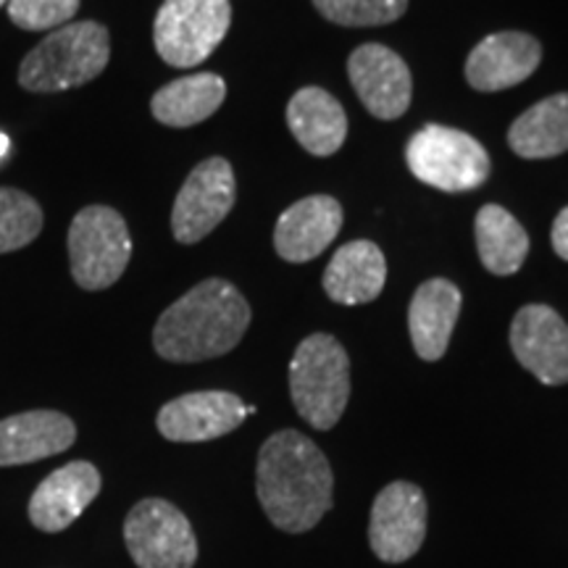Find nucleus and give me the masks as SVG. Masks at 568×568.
Masks as SVG:
<instances>
[{"instance_id":"nucleus-1","label":"nucleus","mask_w":568,"mask_h":568,"mask_svg":"<svg viewBox=\"0 0 568 568\" xmlns=\"http://www.w3.org/2000/svg\"><path fill=\"white\" fill-rule=\"evenodd\" d=\"M329 460L314 439L295 429H282L261 447L255 466V493L276 529L301 535L314 529L332 508Z\"/></svg>"},{"instance_id":"nucleus-2","label":"nucleus","mask_w":568,"mask_h":568,"mask_svg":"<svg viewBox=\"0 0 568 568\" xmlns=\"http://www.w3.org/2000/svg\"><path fill=\"white\" fill-rule=\"evenodd\" d=\"M251 326V305L226 280H205L163 311L153 347L172 364H197L237 347Z\"/></svg>"},{"instance_id":"nucleus-3","label":"nucleus","mask_w":568,"mask_h":568,"mask_svg":"<svg viewBox=\"0 0 568 568\" xmlns=\"http://www.w3.org/2000/svg\"><path fill=\"white\" fill-rule=\"evenodd\" d=\"M111 61L109 30L98 21H71L48 32L19 67V84L30 92H63L101 77Z\"/></svg>"},{"instance_id":"nucleus-4","label":"nucleus","mask_w":568,"mask_h":568,"mask_svg":"<svg viewBox=\"0 0 568 568\" xmlns=\"http://www.w3.org/2000/svg\"><path fill=\"white\" fill-rule=\"evenodd\" d=\"M290 395L301 418L314 429H332L351 397V358L332 335L305 337L290 364Z\"/></svg>"},{"instance_id":"nucleus-5","label":"nucleus","mask_w":568,"mask_h":568,"mask_svg":"<svg viewBox=\"0 0 568 568\" xmlns=\"http://www.w3.org/2000/svg\"><path fill=\"white\" fill-rule=\"evenodd\" d=\"M71 276L82 290L98 293L124 274L132 258V237L124 216L111 205H88L69 226Z\"/></svg>"},{"instance_id":"nucleus-6","label":"nucleus","mask_w":568,"mask_h":568,"mask_svg":"<svg viewBox=\"0 0 568 568\" xmlns=\"http://www.w3.org/2000/svg\"><path fill=\"white\" fill-rule=\"evenodd\" d=\"M410 174L443 193L477 190L489 176V155L471 134L443 124H426L406 145Z\"/></svg>"},{"instance_id":"nucleus-7","label":"nucleus","mask_w":568,"mask_h":568,"mask_svg":"<svg viewBox=\"0 0 568 568\" xmlns=\"http://www.w3.org/2000/svg\"><path fill=\"white\" fill-rule=\"evenodd\" d=\"M230 24V0H163L153 21L155 51L169 67L193 69L222 45Z\"/></svg>"},{"instance_id":"nucleus-8","label":"nucleus","mask_w":568,"mask_h":568,"mask_svg":"<svg viewBox=\"0 0 568 568\" xmlns=\"http://www.w3.org/2000/svg\"><path fill=\"white\" fill-rule=\"evenodd\" d=\"M124 542L140 568H193L197 560L193 524L161 497H145L126 514Z\"/></svg>"},{"instance_id":"nucleus-9","label":"nucleus","mask_w":568,"mask_h":568,"mask_svg":"<svg viewBox=\"0 0 568 568\" xmlns=\"http://www.w3.org/2000/svg\"><path fill=\"white\" fill-rule=\"evenodd\" d=\"M237 184L226 159H209L190 172L172 209V232L176 243L195 245L211 234L232 211Z\"/></svg>"},{"instance_id":"nucleus-10","label":"nucleus","mask_w":568,"mask_h":568,"mask_svg":"<svg viewBox=\"0 0 568 568\" xmlns=\"http://www.w3.org/2000/svg\"><path fill=\"white\" fill-rule=\"evenodd\" d=\"M426 537V497L414 481H393L376 495L368 524L374 556L385 564H406Z\"/></svg>"},{"instance_id":"nucleus-11","label":"nucleus","mask_w":568,"mask_h":568,"mask_svg":"<svg viewBox=\"0 0 568 568\" xmlns=\"http://www.w3.org/2000/svg\"><path fill=\"white\" fill-rule=\"evenodd\" d=\"M255 414L237 395L224 389H205L174 397L159 410V432L169 443H209L237 429L247 416Z\"/></svg>"},{"instance_id":"nucleus-12","label":"nucleus","mask_w":568,"mask_h":568,"mask_svg":"<svg viewBox=\"0 0 568 568\" xmlns=\"http://www.w3.org/2000/svg\"><path fill=\"white\" fill-rule=\"evenodd\" d=\"M518 364L542 385H568V324L550 305H524L510 324Z\"/></svg>"},{"instance_id":"nucleus-13","label":"nucleus","mask_w":568,"mask_h":568,"mask_svg":"<svg viewBox=\"0 0 568 568\" xmlns=\"http://www.w3.org/2000/svg\"><path fill=\"white\" fill-rule=\"evenodd\" d=\"M347 74H351L355 95L372 116L393 122L408 111L414 84H410L406 61L395 51L379 42H366L353 51L347 61Z\"/></svg>"},{"instance_id":"nucleus-14","label":"nucleus","mask_w":568,"mask_h":568,"mask_svg":"<svg viewBox=\"0 0 568 568\" xmlns=\"http://www.w3.org/2000/svg\"><path fill=\"white\" fill-rule=\"evenodd\" d=\"M101 471L90 460H71L40 481L30 497V521L55 535L69 529L101 493Z\"/></svg>"},{"instance_id":"nucleus-15","label":"nucleus","mask_w":568,"mask_h":568,"mask_svg":"<svg viewBox=\"0 0 568 568\" xmlns=\"http://www.w3.org/2000/svg\"><path fill=\"white\" fill-rule=\"evenodd\" d=\"M343 230V205L332 195H311L290 205L276 219L274 247L290 264H305L322 255Z\"/></svg>"},{"instance_id":"nucleus-16","label":"nucleus","mask_w":568,"mask_h":568,"mask_svg":"<svg viewBox=\"0 0 568 568\" xmlns=\"http://www.w3.org/2000/svg\"><path fill=\"white\" fill-rule=\"evenodd\" d=\"M542 61V45L527 32L489 34L468 53L466 80L474 90L497 92L521 84Z\"/></svg>"},{"instance_id":"nucleus-17","label":"nucleus","mask_w":568,"mask_h":568,"mask_svg":"<svg viewBox=\"0 0 568 568\" xmlns=\"http://www.w3.org/2000/svg\"><path fill=\"white\" fill-rule=\"evenodd\" d=\"M77 439V426L59 410H24L0 422V466H24L59 456Z\"/></svg>"},{"instance_id":"nucleus-18","label":"nucleus","mask_w":568,"mask_h":568,"mask_svg":"<svg viewBox=\"0 0 568 568\" xmlns=\"http://www.w3.org/2000/svg\"><path fill=\"white\" fill-rule=\"evenodd\" d=\"M460 314V290L447 280H429L416 290L408 311L410 343L422 361H439L450 345Z\"/></svg>"},{"instance_id":"nucleus-19","label":"nucleus","mask_w":568,"mask_h":568,"mask_svg":"<svg viewBox=\"0 0 568 568\" xmlns=\"http://www.w3.org/2000/svg\"><path fill=\"white\" fill-rule=\"evenodd\" d=\"M387 282L385 253L368 240L339 247L324 272V290L339 305H364L379 297Z\"/></svg>"},{"instance_id":"nucleus-20","label":"nucleus","mask_w":568,"mask_h":568,"mask_svg":"<svg viewBox=\"0 0 568 568\" xmlns=\"http://www.w3.org/2000/svg\"><path fill=\"white\" fill-rule=\"evenodd\" d=\"M287 124L311 155L337 153L347 138L343 105L322 88H303L290 98Z\"/></svg>"},{"instance_id":"nucleus-21","label":"nucleus","mask_w":568,"mask_h":568,"mask_svg":"<svg viewBox=\"0 0 568 568\" xmlns=\"http://www.w3.org/2000/svg\"><path fill=\"white\" fill-rule=\"evenodd\" d=\"M224 98L226 84L222 77L201 71V74H190L163 84L153 95L151 111L153 119H159L161 124L182 130V126H193L211 119L222 109Z\"/></svg>"},{"instance_id":"nucleus-22","label":"nucleus","mask_w":568,"mask_h":568,"mask_svg":"<svg viewBox=\"0 0 568 568\" xmlns=\"http://www.w3.org/2000/svg\"><path fill=\"white\" fill-rule=\"evenodd\" d=\"M510 151L521 159H552L568 151V92L545 98L510 124Z\"/></svg>"},{"instance_id":"nucleus-23","label":"nucleus","mask_w":568,"mask_h":568,"mask_svg":"<svg viewBox=\"0 0 568 568\" xmlns=\"http://www.w3.org/2000/svg\"><path fill=\"white\" fill-rule=\"evenodd\" d=\"M477 251L489 274L508 276L527 261L529 237L506 209L485 205L477 213Z\"/></svg>"},{"instance_id":"nucleus-24","label":"nucleus","mask_w":568,"mask_h":568,"mask_svg":"<svg viewBox=\"0 0 568 568\" xmlns=\"http://www.w3.org/2000/svg\"><path fill=\"white\" fill-rule=\"evenodd\" d=\"M42 224H45V216L32 195L13 187H0V255L34 243Z\"/></svg>"},{"instance_id":"nucleus-25","label":"nucleus","mask_w":568,"mask_h":568,"mask_svg":"<svg viewBox=\"0 0 568 568\" xmlns=\"http://www.w3.org/2000/svg\"><path fill=\"white\" fill-rule=\"evenodd\" d=\"M314 6L339 27H382L400 19L408 0H314Z\"/></svg>"},{"instance_id":"nucleus-26","label":"nucleus","mask_w":568,"mask_h":568,"mask_svg":"<svg viewBox=\"0 0 568 568\" xmlns=\"http://www.w3.org/2000/svg\"><path fill=\"white\" fill-rule=\"evenodd\" d=\"M80 0H9V17L27 32H53L71 24Z\"/></svg>"},{"instance_id":"nucleus-27","label":"nucleus","mask_w":568,"mask_h":568,"mask_svg":"<svg viewBox=\"0 0 568 568\" xmlns=\"http://www.w3.org/2000/svg\"><path fill=\"white\" fill-rule=\"evenodd\" d=\"M552 251H556L560 258L568 261V205L558 213L556 222H552Z\"/></svg>"},{"instance_id":"nucleus-28","label":"nucleus","mask_w":568,"mask_h":568,"mask_svg":"<svg viewBox=\"0 0 568 568\" xmlns=\"http://www.w3.org/2000/svg\"><path fill=\"white\" fill-rule=\"evenodd\" d=\"M6 153H9V138H6V134L0 132V159H3Z\"/></svg>"},{"instance_id":"nucleus-29","label":"nucleus","mask_w":568,"mask_h":568,"mask_svg":"<svg viewBox=\"0 0 568 568\" xmlns=\"http://www.w3.org/2000/svg\"><path fill=\"white\" fill-rule=\"evenodd\" d=\"M3 3H9V0H0V6H3Z\"/></svg>"}]
</instances>
